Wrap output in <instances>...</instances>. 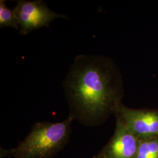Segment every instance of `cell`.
<instances>
[{
    "label": "cell",
    "mask_w": 158,
    "mask_h": 158,
    "mask_svg": "<svg viewBox=\"0 0 158 158\" xmlns=\"http://www.w3.org/2000/svg\"><path fill=\"white\" fill-rule=\"evenodd\" d=\"M63 88L69 115L89 127L101 124L115 113L124 96L119 69L111 59L100 55L76 57Z\"/></svg>",
    "instance_id": "cell-1"
},
{
    "label": "cell",
    "mask_w": 158,
    "mask_h": 158,
    "mask_svg": "<svg viewBox=\"0 0 158 158\" xmlns=\"http://www.w3.org/2000/svg\"><path fill=\"white\" fill-rule=\"evenodd\" d=\"M73 120L69 115L62 122H40L35 124L28 135L16 148L8 150L1 149V157L52 158L60 151L68 142Z\"/></svg>",
    "instance_id": "cell-2"
},
{
    "label": "cell",
    "mask_w": 158,
    "mask_h": 158,
    "mask_svg": "<svg viewBox=\"0 0 158 158\" xmlns=\"http://www.w3.org/2000/svg\"><path fill=\"white\" fill-rule=\"evenodd\" d=\"M20 27V34L25 35L32 31L49 26V23L56 18H68L64 15L52 11L45 3L40 0L17 1L13 9Z\"/></svg>",
    "instance_id": "cell-3"
},
{
    "label": "cell",
    "mask_w": 158,
    "mask_h": 158,
    "mask_svg": "<svg viewBox=\"0 0 158 158\" xmlns=\"http://www.w3.org/2000/svg\"><path fill=\"white\" fill-rule=\"evenodd\" d=\"M115 114L139 140L158 137V110L133 109L121 104Z\"/></svg>",
    "instance_id": "cell-4"
},
{
    "label": "cell",
    "mask_w": 158,
    "mask_h": 158,
    "mask_svg": "<svg viewBox=\"0 0 158 158\" xmlns=\"http://www.w3.org/2000/svg\"><path fill=\"white\" fill-rule=\"evenodd\" d=\"M139 140L117 117L114 134L102 153L106 158H135Z\"/></svg>",
    "instance_id": "cell-5"
},
{
    "label": "cell",
    "mask_w": 158,
    "mask_h": 158,
    "mask_svg": "<svg viewBox=\"0 0 158 158\" xmlns=\"http://www.w3.org/2000/svg\"><path fill=\"white\" fill-rule=\"evenodd\" d=\"M135 158H158V137L139 140Z\"/></svg>",
    "instance_id": "cell-6"
},
{
    "label": "cell",
    "mask_w": 158,
    "mask_h": 158,
    "mask_svg": "<svg viewBox=\"0 0 158 158\" xmlns=\"http://www.w3.org/2000/svg\"><path fill=\"white\" fill-rule=\"evenodd\" d=\"M5 2L4 0L0 1V27H9L18 30L19 25L14 10L6 6Z\"/></svg>",
    "instance_id": "cell-7"
},
{
    "label": "cell",
    "mask_w": 158,
    "mask_h": 158,
    "mask_svg": "<svg viewBox=\"0 0 158 158\" xmlns=\"http://www.w3.org/2000/svg\"><path fill=\"white\" fill-rule=\"evenodd\" d=\"M94 158H106L104 157V156L103 155V154L102 152L100 153L98 155H97L96 157H94Z\"/></svg>",
    "instance_id": "cell-8"
}]
</instances>
